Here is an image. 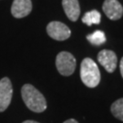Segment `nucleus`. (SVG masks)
<instances>
[{"mask_svg":"<svg viewBox=\"0 0 123 123\" xmlns=\"http://www.w3.org/2000/svg\"><path fill=\"white\" fill-rule=\"evenodd\" d=\"M21 96L26 106L31 111L41 113L47 110V100L44 95L33 85L25 84L21 88Z\"/></svg>","mask_w":123,"mask_h":123,"instance_id":"obj_1","label":"nucleus"},{"mask_svg":"<svg viewBox=\"0 0 123 123\" xmlns=\"http://www.w3.org/2000/svg\"><path fill=\"white\" fill-rule=\"evenodd\" d=\"M80 79L88 88H96L100 82L99 69L96 62L89 57L84 58L81 62Z\"/></svg>","mask_w":123,"mask_h":123,"instance_id":"obj_2","label":"nucleus"},{"mask_svg":"<svg viewBox=\"0 0 123 123\" xmlns=\"http://www.w3.org/2000/svg\"><path fill=\"white\" fill-rule=\"evenodd\" d=\"M56 67L60 75L65 77L71 76L76 69V58L71 53L62 51L57 54Z\"/></svg>","mask_w":123,"mask_h":123,"instance_id":"obj_3","label":"nucleus"},{"mask_svg":"<svg viewBox=\"0 0 123 123\" xmlns=\"http://www.w3.org/2000/svg\"><path fill=\"white\" fill-rule=\"evenodd\" d=\"M47 33L51 38L57 41H64L69 38L71 36V31L68 26L59 21L49 23L47 26Z\"/></svg>","mask_w":123,"mask_h":123,"instance_id":"obj_4","label":"nucleus"},{"mask_svg":"<svg viewBox=\"0 0 123 123\" xmlns=\"http://www.w3.org/2000/svg\"><path fill=\"white\" fill-rule=\"evenodd\" d=\"M13 97V87L11 80L5 77L0 79V112H4L9 107Z\"/></svg>","mask_w":123,"mask_h":123,"instance_id":"obj_5","label":"nucleus"},{"mask_svg":"<svg viewBox=\"0 0 123 123\" xmlns=\"http://www.w3.org/2000/svg\"><path fill=\"white\" fill-rule=\"evenodd\" d=\"M98 61L107 70V72L112 73V72H114L116 68H117L118 57L113 51L104 49L98 53Z\"/></svg>","mask_w":123,"mask_h":123,"instance_id":"obj_6","label":"nucleus"},{"mask_svg":"<svg viewBox=\"0 0 123 123\" xmlns=\"http://www.w3.org/2000/svg\"><path fill=\"white\" fill-rule=\"evenodd\" d=\"M102 9L111 20H118L123 16V6L118 0H105Z\"/></svg>","mask_w":123,"mask_h":123,"instance_id":"obj_7","label":"nucleus"},{"mask_svg":"<svg viewBox=\"0 0 123 123\" xmlns=\"http://www.w3.org/2000/svg\"><path fill=\"white\" fill-rule=\"evenodd\" d=\"M32 11L31 0H14L11 6V14L14 18H23Z\"/></svg>","mask_w":123,"mask_h":123,"instance_id":"obj_8","label":"nucleus"},{"mask_svg":"<svg viewBox=\"0 0 123 123\" xmlns=\"http://www.w3.org/2000/svg\"><path fill=\"white\" fill-rule=\"evenodd\" d=\"M62 6L68 18L75 22L80 16V6L79 0H62Z\"/></svg>","mask_w":123,"mask_h":123,"instance_id":"obj_9","label":"nucleus"},{"mask_svg":"<svg viewBox=\"0 0 123 123\" xmlns=\"http://www.w3.org/2000/svg\"><path fill=\"white\" fill-rule=\"evenodd\" d=\"M101 16L100 13L97 10H91L89 12L85 13L82 18V22L88 26H92L94 24L98 25L100 23Z\"/></svg>","mask_w":123,"mask_h":123,"instance_id":"obj_10","label":"nucleus"},{"mask_svg":"<svg viewBox=\"0 0 123 123\" xmlns=\"http://www.w3.org/2000/svg\"><path fill=\"white\" fill-rule=\"evenodd\" d=\"M87 39L90 44L93 46H101L106 42V36L105 33L101 30H97L93 32L92 34H89L87 36Z\"/></svg>","mask_w":123,"mask_h":123,"instance_id":"obj_11","label":"nucleus"},{"mask_svg":"<svg viewBox=\"0 0 123 123\" xmlns=\"http://www.w3.org/2000/svg\"><path fill=\"white\" fill-rule=\"evenodd\" d=\"M110 111L116 119L123 121V98L117 99L111 104Z\"/></svg>","mask_w":123,"mask_h":123,"instance_id":"obj_12","label":"nucleus"},{"mask_svg":"<svg viewBox=\"0 0 123 123\" xmlns=\"http://www.w3.org/2000/svg\"><path fill=\"white\" fill-rule=\"evenodd\" d=\"M119 69H120V74L122 76L123 78V57L121 58V60H120V64H119Z\"/></svg>","mask_w":123,"mask_h":123,"instance_id":"obj_13","label":"nucleus"},{"mask_svg":"<svg viewBox=\"0 0 123 123\" xmlns=\"http://www.w3.org/2000/svg\"><path fill=\"white\" fill-rule=\"evenodd\" d=\"M63 123H79V122L74 119H68V120H66V121H64Z\"/></svg>","mask_w":123,"mask_h":123,"instance_id":"obj_14","label":"nucleus"},{"mask_svg":"<svg viewBox=\"0 0 123 123\" xmlns=\"http://www.w3.org/2000/svg\"><path fill=\"white\" fill-rule=\"evenodd\" d=\"M22 123H39L37 122V121H35V120H26V121H24Z\"/></svg>","mask_w":123,"mask_h":123,"instance_id":"obj_15","label":"nucleus"}]
</instances>
